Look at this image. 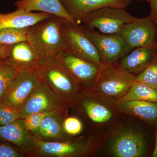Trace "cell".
I'll return each mask as SVG.
<instances>
[{
	"label": "cell",
	"mask_w": 157,
	"mask_h": 157,
	"mask_svg": "<svg viewBox=\"0 0 157 157\" xmlns=\"http://www.w3.org/2000/svg\"><path fill=\"white\" fill-rule=\"evenodd\" d=\"M61 19L52 15L29 27L28 41L33 47L39 60L55 58L64 49L60 27Z\"/></svg>",
	"instance_id": "obj_1"
},
{
	"label": "cell",
	"mask_w": 157,
	"mask_h": 157,
	"mask_svg": "<svg viewBox=\"0 0 157 157\" xmlns=\"http://www.w3.org/2000/svg\"><path fill=\"white\" fill-rule=\"evenodd\" d=\"M36 70L42 81L66 104L76 94L78 82L55 58L40 60Z\"/></svg>",
	"instance_id": "obj_2"
},
{
	"label": "cell",
	"mask_w": 157,
	"mask_h": 157,
	"mask_svg": "<svg viewBox=\"0 0 157 157\" xmlns=\"http://www.w3.org/2000/svg\"><path fill=\"white\" fill-rule=\"evenodd\" d=\"M136 81V76L118 62L102 64L95 80L97 88L111 97H123Z\"/></svg>",
	"instance_id": "obj_3"
},
{
	"label": "cell",
	"mask_w": 157,
	"mask_h": 157,
	"mask_svg": "<svg viewBox=\"0 0 157 157\" xmlns=\"http://www.w3.org/2000/svg\"><path fill=\"white\" fill-rule=\"evenodd\" d=\"M135 17L123 8L107 7L98 9L83 16L78 22L90 29H97L100 33L117 34L124 26L132 22Z\"/></svg>",
	"instance_id": "obj_4"
},
{
	"label": "cell",
	"mask_w": 157,
	"mask_h": 157,
	"mask_svg": "<svg viewBox=\"0 0 157 157\" xmlns=\"http://www.w3.org/2000/svg\"><path fill=\"white\" fill-rule=\"evenodd\" d=\"M61 30L64 49L88 61L101 66V57L92 42L80 29L79 25H74L62 18Z\"/></svg>",
	"instance_id": "obj_5"
},
{
	"label": "cell",
	"mask_w": 157,
	"mask_h": 157,
	"mask_svg": "<svg viewBox=\"0 0 157 157\" xmlns=\"http://www.w3.org/2000/svg\"><path fill=\"white\" fill-rule=\"evenodd\" d=\"M79 27L95 46L102 64L117 62L132 50L118 34L102 33L79 25Z\"/></svg>",
	"instance_id": "obj_6"
},
{
	"label": "cell",
	"mask_w": 157,
	"mask_h": 157,
	"mask_svg": "<svg viewBox=\"0 0 157 157\" xmlns=\"http://www.w3.org/2000/svg\"><path fill=\"white\" fill-rule=\"evenodd\" d=\"M66 103L42 81L20 109L21 119L38 112L66 113Z\"/></svg>",
	"instance_id": "obj_7"
},
{
	"label": "cell",
	"mask_w": 157,
	"mask_h": 157,
	"mask_svg": "<svg viewBox=\"0 0 157 157\" xmlns=\"http://www.w3.org/2000/svg\"><path fill=\"white\" fill-rule=\"evenodd\" d=\"M131 50L157 43V27L149 16L137 18L124 26L117 34Z\"/></svg>",
	"instance_id": "obj_8"
},
{
	"label": "cell",
	"mask_w": 157,
	"mask_h": 157,
	"mask_svg": "<svg viewBox=\"0 0 157 157\" xmlns=\"http://www.w3.org/2000/svg\"><path fill=\"white\" fill-rule=\"evenodd\" d=\"M42 82L37 70L20 73L1 102L20 110L24 104Z\"/></svg>",
	"instance_id": "obj_9"
},
{
	"label": "cell",
	"mask_w": 157,
	"mask_h": 157,
	"mask_svg": "<svg viewBox=\"0 0 157 157\" xmlns=\"http://www.w3.org/2000/svg\"><path fill=\"white\" fill-rule=\"evenodd\" d=\"M55 59L78 83H89L95 80L100 66L76 56L65 49Z\"/></svg>",
	"instance_id": "obj_10"
},
{
	"label": "cell",
	"mask_w": 157,
	"mask_h": 157,
	"mask_svg": "<svg viewBox=\"0 0 157 157\" xmlns=\"http://www.w3.org/2000/svg\"><path fill=\"white\" fill-rule=\"evenodd\" d=\"M110 149L115 157H140L145 155L147 144L140 132L128 130L121 132L113 138Z\"/></svg>",
	"instance_id": "obj_11"
},
{
	"label": "cell",
	"mask_w": 157,
	"mask_h": 157,
	"mask_svg": "<svg viewBox=\"0 0 157 157\" xmlns=\"http://www.w3.org/2000/svg\"><path fill=\"white\" fill-rule=\"evenodd\" d=\"M62 6L78 24L86 14L104 7L125 9L132 0H59Z\"/></svg>",
	"instance_id": "obj_12"
},
{
	"label": "cell",
	"mask_w": 157,
	"mask_h": 157,
	"mask_svg": "<svg viewBox=\"0 0 157 157\" xmlns=\"http://www.w3.org/2000/svg\"><path fill=\"white\" fill-rule=\"evenodd\" d=\"M0 137L18 147L23 152L32 155L36 137L26 128L24 119L0 126Z\"/></svg>",
	"instance_id": "obj_13"
},
{
	"label": "cell",
	"mask_w": 157,
	"mask_h": 157,
	"mask_svg": "<svg viewBox=\"0 0 157 157\" xmlns=\"http://www.w3.org/2000/svg\"><path fill=\"white\" fill-rule=\"evenodd\" d=\"M6 61L20 73L36 70L39 59L31 43L26 41L11 45Z\"/></svg>",
	"instance_id": "obj_14"
},
{
	"label": "cell",
	"mask_w": 157,
	"mask_h": 157,
	"mask_svg": "<svg viewBox=\"0 0 157 157\" xmlns=\"http://www.w3.org/2000/svg\"><path fill=\"white\" fill-rule=\"evenodd\" d=\"M157 61V43L138 47L121 59L120 65L129 73H139Z\"/></svg>",
	"instance_id": "obj_15"
},
{
	"label": "cell",
	"mask_w": 157,
	"mask_h": 157,
	"mask_svg": "<svg viewBox=\"0 0 157 157\" xmlns=\"http://www.w3.org/2000/svg\"><path fill=\"white\" fill-rule=\"evenodd\" d=\"M82 147L78 144L65 141H45L36 138L32 155L37 157H64L81 154Z\"/></svg>",
	"instance_id": "obj_16"
},
{
	"label": "cell",
	"mask_w": 157,
	"mask_h": 157,
	"mask_svg": "<svg viewBox=\"0 0 157 157\" xmlns=\"http://www.w3.org/2000/svg\"><path fill=\"white\" fill-rule=\"evenodd\" d=\"M15 6L18 9L47 13L67 20L73 24L78 25L68 14L59 0H18Z\"/></svg>",
	"instance_id": "obj_17"
},
{
	"label": "cell",
	"mask_w": 157,
	"mask_h": 157,
	"mask_svg": "<svg viewBox=\"0 0 157 157\" xmlns=\"http://www.w3.org/2000/svg\"><path fill=\"white\" fill-rule=\"evenodd\" d=\"M52 15L42 12H28L17 9L8 14H0V29L26 28Z\"/></svg>",
	"instance_id": "obj_18"
},
{
	"label": "cell",
	"mask_w": 157,
	"mask_h": 157,
	"mask_svg": "<svg viewBox=\"0 0 157 157\" xmlns=\"http://www.w3.org/2000/svg\"><path fill=\"white\" fill-rule=\"evenodd\" d=\"M64 114L62 113L54 112L47 116L33 134L39 140H63L66 134L63 128V117Z\"/></svg>",
	"instance_id": "obj_19"
},
{
	"label": "cell",
	"mask_w": 157,
	"mask_h": 157,
	"mask_svg": "<svg viewBox=\"0 0 157 157\" xmlns=\"http://www.w3.org/2000/svg\"><path fill=\"white\" fill-rule=\"evenodd\" d=\"M121 104L124 110L141 119L151 123L157 121L156 102L133 100Z\"/></svg>",
	"instance_id": "obj_20"
},
{
	"label": "cell",
	"mask_w": 157,
	"mask_h": 157,
	"mask_svg": "<svg viewBox=\"0 0 157 157\" xmlns=\"http://www.w3.org/2000/svg\"><path fill=\"white\" fill-rule=\"evenodd\" d=\"M133 100L157 103V89L144 82L135 81L128 92L121 98L120 102Z\"/></svg>",
	"instance_id": "obj_21"
},
{
	"label": "cell",
	"mask_w": 157,
	"mask_h": 157,
	"mask_svg": "<svg viewBox=\"0 0 157 157\" xmlns=\"http://www.w3.org/2000/svg\"><path fill=\"white\" fill-rule=\"evenodd\" d=\"M18 72L6 61L0 62V102L8 92Z\"/></svg>",
	"instance_id": "obj_22"
},
{
	"label": "cell",
	"mask_w": 157,
	"mask_h": 157,
	"mask_svg": "<svg viewBox=\"0 0 157 157\" xmlns=\"http://www.w3.org/2000/svg\"><path fill=\"white\" fill-rule=\"evenodd\" d=\"M82 104L88 116L95 122L107 121L112 117L110 110L101 104L89 101H84Z\"/></svg>",
	"instance_id": "obj_23"
},
{
	"label": "cell",
	"mask_w": 157,
	"mask_h": 157,
	"mask_svg": "<svg viewBox=\"0 0 157 157\" xmlns=\"http://www.w3.org/2000/svg\"><path fill=\"white\" fill-rule=\"evenodd\" d=\"M29 28H9L0 29V44L11 45L28 41Z\"/></svg>",
	"instance_id": "obj_24"
},
{
	"label": "cell",
	"mask_w": 157,
	"mask_h": 157,
	"mask_svg": "<svg viewBox=\"0 0 157 157\" xmlns=\"http://www.w3.org/2000/svg\"><path fill=\"white\" fill-rule=\"evenodd\" d=\"M18 119H21L19 109L0 102V126L9 124Z\"/></svg>",
	"instance_id": "obj_25"
},
{
	"label": "cell",
	"mask_w": 157,
	"mask_h": 157,
	"mask_svg": "<svg viewBox=\"0 0 157 157\" xmlns=\"http://www.w3.org/2000/svg\"><path fill=\"white\" fill-rule=\"evenodd\" d=\"M136 81L144 82L157 89V61L139 73L136 76Z\"/></svg>",
	"instance_id": "obj_26"
},
{
	"label": "cell",
	"mask_w": 157,
	"mask_h": 157,
	"mask_svg": "<svg viewBox=\"0 0 157 157\" xmlns=\"http://www.w3.org/2000/svg\"><path fill=\"white\" fill-rule=\"evenodd\" d=\"M54 112H38L30 114L24 119L26 128L33 133L40 126L46 116Z\"/></svg>",
	"instance_id": "obj_27"
},
{
	"label": "cell",
	"mask_w": 157,
	"mask_h": 157,
	"mask_svg": "<svg viewBox=\"0 0 157 157\" xmlns=\"http://www.w3.org/2000/svg\"><path fill=\"white\" fill-rule=\"evenodd\" d=\"M63 128L66 134L70 135H76L80 134L82 129L81 121L77 118L69 117L64 120Z\"/></svg>",
	"instance_id": "obj_28"
},
{
	"label": "cell",
	"mask_w": 157,
	"mask_h": 157,
	"mask_svg": "<svg viewBox=\"0 0 157 157\" xmlns=\"http://www.w3.org/2000/svg\"><path fill=\"white\" fill-rule=\"evenodd\" d=\"M24 153L6 144H0V157H22Z\"/></svg>",
	"instance_id": "obj_29"
},
{
	"label": "cell",
	"mask_w": 157,
	"mask_h": 157,
	"mask_svg": "<svg viewBox=\"0 0 157 157\" xmlns=\"http://www.w3.org/2000/svg\"><path fill=\"white\" fill-rule=\"evenodd\" d=\"M151 7V12L149 17L157 27V0H149Z\"/></svg>",
	"instance_id": "obj_30"
},
{
	"label": "cell",
	"mask_w": 157,
	"mask_h": 157,
	"mask_svg": "<svg viewBox=\"0 0 157 157\" xmlns=\"http://www.w3.org/2000/svg\"><path fill=\"white\" fill-rule=\"evenodd\" d=\"M11 45H6L0 44V62L6 60L10 52Z\"/></svg>",
	"instance_id": "obj_31"
},
{
	"label": "cell",
	"mask_w": 157,
	"mask_h": 157,
	"mask_svg": "<svg viewBox=\"0 0 157 157\" xmlns=\"http://www.w3.org/2000/svg\"><path fill=\"white\" fill-rule=\"evenodd\" d=\"M153 157H157V132L156 134V137L155 143V145L154 149L153 152Z\"/></svg>",
	"instance_id": "obj_32"
},
{
	"label": "cell",
	"mask_w": 157,
	"mask_h": 157,
	"mask_svg": "<svg viewBox=\"0 0 157 157\" xmlns=\"http://www.w3.org/2000/svg\"><path fill=\"white\" fill-rule=\"evenodd\" d=\"M139 1H147V2H148L149 0H139Z\"/></svg>",
	"instance_id": "obj_33"
},
{
	"label": "cell",
	"mask_w": 157,
	"mask_h": 157,
	"mask_svg": "<svg viewBox=\"0 0 157 157\" xmlns=\"http://www.w3.org/2000/svg\"><path fill=\"white\" fill-rule=\"evenodd\" d=\"M156 42H157V41H156Z\"/></svg>",
	"instance_id": "obj_34"
}]
</instances>
